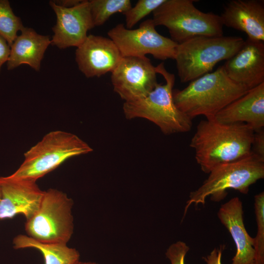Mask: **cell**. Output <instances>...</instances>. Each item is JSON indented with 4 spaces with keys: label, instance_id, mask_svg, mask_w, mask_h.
I'll return each instance as SVG.
<instances>
[{
    "label": "cell",
    "instance_id": "6da1fadb",
    "mask_svg": "<svg viewBox=\"0 0 264 264\" xmlns=\"http://www.w3.org/2000/svg\"><path fill=\"white\" fill-rule=\"evenodd\" d=\"M254 131L244 123L226 124L214 117L198 125L190 146L201 170L209 174L217 166L250 155Z\"/></svg>",
    "mask_w": 264,
    "mask_h": 264
},
{
    "label": "cell",
    "instance_id": "7a4b0ae2",
    "mask_svg": "<svg viewBox=\"0 0 264 264\" xmlns=\"http://www.w3.org/2000/svg\"><path fill=\"white\" fill-rule=\"evenodd\" d=\"M248 90L232 81L221 66L184 89L173 90V97L176 106L190 119L199 115L210 118Z\"/></svg>",
    "mask_w": 264,
    "mask_h": 264
},
{
    "label": "cell",
    "instance_id": "3957f363",
    "mask_svg": "<svg viewBox=\"0 0 264 264\" xmlns=\"http://www.w3.org/2000/svg\"><path fill=\"white\" fill-rule=\"evenodd\" d=\"M92 151L87 143L74 134L51 131L24 154V160L19 168L6 177L36 181L68 159Z\"/></svg>",
    "mask_w": 264,
    "mask_h": 264
},
{
    "label": "cell",
    "instance_id": "277c9868",
    "mask_svg": "<svg viewBox=\"0 0 264 264\" xmlns=\"http://www.w3.org/2000/svg\"><path fill=\"white\" fill-rule=\"evenodd\" d=\"M157 73L165 80L164 84H157L146 97L135 101L125 102L123 109L127 119L140 117L156 124L166 134L189 132L192 119L175 105L173 97L175 75L169 72L164 63L155 66Z\"/></svg>",
    "mask_w": 264,
    "mask_h": 264
},
{
    "label": "cell",
    "instance_id": "5b68a950",
    "mask_svg": "<svg viewBox=\"0 0 264 264\" xmlns=\"http://www.w3.org/2000/svg\"><path fill=\"white\" fill-rule=\"evenodd\" d=\"M239 36H197L177 44L174 60L181 82L209 73L219 62L227 60L242 46Z\"/></svg>",
    "mask_w": 264,
    "mask_h": 264
},
{
    "label": "cell",
    "instance_id": "8992f818",
    "mask_svg": "<svg viewBox=\"0 0 264 264\" xmlns=\"http://www.w3.org/2000/svg\"><path fill=\"white\" fill-rule=\"evenodd\" d=\"M197 1L165 0L152 13V20L155 26L166 27L177 44L197 36H223L220 16L201 11L194 5Z\"/></svg>",
    "mask_w": 264,
    "mask_h": 264
},
{
    "label": "cell",
    "instance_id": "52a82bcc",
    "mask_svg": "<svg viewBox=\"0 0 264 264\" xmlns=\"http://www.w3.org/2000/svg\"><path fill=\"white\" fill-rule=\"evenodd\" d=\"M208 178L189 195L184 215L192 204H204L206 198L219 201L227 195L230 189L247 194L250 185L264 177V161L252 154L236 161L222 164L213 169Z\"/></svg>",
    "mask_w": 264,
    "mask_h": 264
},
{
    "label": "cell",
    "instance_id": "ba28073f",
    "mask_svg": "<svg viewBox=\"0 0 264 264\" xmlns=\"http://www.w3.org/2000/svg\"><path fill=\"white\" fill-rule=\"evenodd\" d=\"M73 200L56 189L44 191L40 207L26 220L27 236L40 242L66 243L73 233Z\"/></svg>",
    "mask_w": 264,
    "mask_h": 264
},
{
    "label": "cell",
    "instance_id": "9c48e42d",
    "mask_svg": "<svg viewBox=\"0 0 264 264\" xmlns=\"http://www.w3.org/2000/svg\"><path fill=\"white\" fill-rule=\"evenodd\" d=\"M152 19L142 22L136 29H128L118 24L108 32V35L117 46L123 57H145L152 55L164 61L174 59L177 44L160 34Z\"/></svg>",
    "mask_w": 264,
    "mask_h": 264
},
{
    "label": "cell",
    "instance_id": "30bf717a",
    "mask_svg": "<svg viewBox=\"0 0 264 264\" xmlns=\"http://www.w3.org/2000/svg\"><path fill=\"white\" fill-rule=\"evenodd\" d=\"M111 73L113 89L125 102L146 97L158 84L155 66L146 56L123 57Z\"/></svg>",
    "mask_w": 264,
    "mask_h": 264
},
{
    "label": "cell",
    "instance_id": "8fae6325",
    "mask_svg": "<svg viewBox=\"0 0 264 264\" xmlns=\"http://www.w3.org/2000/svg\"><path fill=\"white\" fill-rule=\"evenodd\" d=\"M49 4L56 16L51 44L60 49L78 47L86 39L88 31L94 27L89 0H82L72 7L59 6L53 1Z\"/></svg>",
    "mask_w": 264,
    "mask_h": 264
},
{
    "label": "cell",
    "instance_id": "7c38bea8",
    "mask_svg": "<svg viewBox=\"0 0 264 264\" xmlns=\"http://www.w3.org/2000/svg\"><path fill=\"white\" fill-rule=\"evenodd\" d=\"M122 58L110 38L92 34L87 36L75 52L79 69L87 78L100 77L111 72Z\"/></svg>",
    "mask_w": 264,
    "mask_h": 264
},
{
    "label": "cell",
    "instance_id": "4fadbf2b",
    "mask_svg": "<svg viewBox=\"0 0 264 264\" xmlns=\"http://www.w3.org/2000/svg\"><path fill=\"white\" fill-rule=\"evenodd\" d=\"M0 186V220L12 219L17 215L22 214L27 220L37 212L44 191L40 189L36 181L1 176Z\"/></svg>",
    "mask_w": 264,
    "mask_h": 264
},
{
    "label": "cell",
    "instance_id": "5bb4252c",
    "mask_svg": "<svg viewBox=\"0 0 264 264\" xmlns=\"http://www.w3.org/2000/svg\"><path fill=\"white\" fill-rule=\"evenodd\" d=\"M234 82L251 89L264 83V43L247 39L241 49L223 65Z\"/></svg>",
    "mask_w": 264,
    "mask_h": 264
},
{
    "label": "cell",
    "instance_id": "9a60e30c",
    "mask_svg": "<svg viewBox=\"0 0 264 264\" xmlns=\"http://www.w3.org/2000/svg\"><path fill=\"white\" fill-rule=\"evenodd\" d=\"M223 25L244 32L248 39L264 42V1L232 0L220 16Z\"/></svg>",
    "mask_w": 264,
    "mask_h": 264
},
{
    "label": "cell",
    "instance_id": "2e32d148",
    "mask_svg": "<svg viewBox=\"0 0 264 264\" xmlns=\"http://www.w3.org/2000/svg\"><path fill=\"white\" fill-rule=\"evenodd\" d=\"M217 215L235 244L236 252L231 264H257L254 238L248 234L245 228L242 203L240 198L234 197L222 204Z\"/></svg>",
    "mask_w": 264,
    "mask_h": 264
},
{
    "label": "cell",
    "instance_id": "e0dca14e",
    "mask_svg": "<svg viewBox=\"0 0 264 264\" xmlns=\"http://www.w3.org/2000/svg\"><path fill=\"white\" fill-rule=\"evenodd\" d=\"M214 118L223 123H244L252 127L254 131L263 129L264 83L249 89L230 103Z\"/></svg>",
    "mask_w": 264,
    "mask_h": 264
},
{
    "label": "cell",
    "instance_id": "ac0fdd59",
    "mask_svg": "<svg viewBox=\"0 0 264 264\" xmlns=\"http://www.w3.org/2000/svg\"><path fill=\"white\" fill-rule=\"evenodd\" d=\"M21 32L10 46L7 69L25 64L39 71L45 51L51 44L49 37L39 34L31 28L24 27Z\"/></svg>",
    "mask_w": 264,
    "mask_h": 264
},
{
    "label": "cell",
    "instance_id": "d6986e66",
    "mask_svg": "<svg viewBox=\"0 0 264 264\" xmlns=\"http://www.w3.org/2000/svg\"><path fill=\"white\" fill-rule=\"evenodd\" d=\"M15 249L33 248L43 254L45 264H75L79 261L80 254L66 243L40 242L27 235H19L13 241Z\"/></svg>",
    "mask_w": 264,
    "mask_h": 264
},
{
    "label": "cell",
    "instance_id": "ffe728a7",
    "mask_svg": "<svg viewBox=\"0 0 264 264\" xmlns=\"http://www.w3.org/2000/svg\"><path fill=\"white\" fill-rule=\"evenodd\" d=\"M90 13L94 26L103 25L116 13L124 14L132 7L130 0H91Z\"/></svg>",
    "mask_w": 264,
    "mask_h": 264
},
{
    "label": "cell",
    "instance_id": "44dd1931",
    "mask_svg": "<svg viewBox=\"0 0 264 264\" xmlns=\"http://www.w3.org/2000/svg\"><path fill=\"white\" fill-rule=\"evenodd\" d=\"M24 27L20 17L16 16L7 0H0V36L10 46Z\"/></svg>",
    "mask_w": 264,
    "mask_h": 264
},
{
    "label": "cell",
    "instance_id": "7402d4cb",
    "mask_svg": "<svg viewBox=\"0 0 264 264\" xmlns=\"http://www.w3.org/2000/svg\"><path fill=\"white\" fill-rule=\"evenodd\" d=\"M254 208L257 226L253 247L257 264H264V192L254 197Z\"/></svg>",
    "mask_w": 264,
    "mask_h": 264
},
{
    "label": "cell",
    "instance_id": "603a6c76",
    "mask_svg": "<svg viewBox=\"0 0 264 264\" xmlns=\"http://www.w3.org/2000/svg\"><path fill=\"white\" fill-rule=\"evenodd\" d=\"M165 0H139L124 15L126 27L132 29L138 22L151 13H153Z\"/></svg>",
    "mask_w": 264,
    "mask_h": 264
},
{
    "label": "cell",
    "instance_id": "cb8c5ba5",
    "mask_svg": "<svg viewBox=\"0 0 264 264\" xmlns=\"http://www.w3.org/2000/svg\"><path fill=\"white\" fill-rule=\"evenodd\" d=\"M189 250V247L185 242L178 241L168 247L166 255L171 264H185V257Z\"/></svg>",
    "mask_w": 264,
    "mask_h": 264
},
{
    "label": "cell",
    "instance_id": "d4e9b609",
    "mask_svg": "<svg viewBox=\"0 0 264 264\" xmlns=\"http://www.w3.org/2000/svg\"><path fill=\"white\" fill-rule=\"evenodd\" d=\"M251 153L259 159L264 161V131L263 129L254 131Z\"/></svg>",
    "mask_w": 264,
    "mask_h": 264
},
{
    "label": "cell",
    "instance_id": "484cf974",
    "mask_svg": "<svg viewBox=\"0 0 264 264\" xmlns=\"http://www.w3.org/2000/svg\"><path fill=\"white\" fill-rule=\"evenodd\" d=\"M10 53V46L7 41L0 36V71L3 64L7 62Z\"/></svg>",
    "mask_w": 264,
    "mask_h": 264
},
{
    "label": "cell",
    "instance_id": "4316f807",
    "mask_svg": "<svg viewBox=\"0 0 264 264\" xmlns=\"http://www.w3.org/2000/svg\"><path fill=\"white\" fill-rule=\"evenodd\" d=\"M222 246L215 248L206 257L203 259L207 264H222L221 262Z\"/></svg>",
    "mask_w": 264,
    "mask_h": 264
},
{
    "label": "cell",
    "instance_id": "83f0119b",
    "mask_svg": "<svg viewBox=\"0 0 264 264\" xmlns=\"http://www.w3.org/2000/svg\"><path fill=\"white\" fill-rule=\"evenodd\" d=\"M82 0H53L57 5L65 7H72L76 6L81 2Z\"/></svg>",
    "mask_w": 264,
    "mask_h": 264
},
{
    "label": "cell",
    "instance_id": "f1b7e54d",
    "mask_svg": "<svg viewBox=\"0 0 264 264\" xmlns=\"http://www.w3.org/2000/svg\"><path fill=\"white\" fill-rule=\"evenodd\" d=\"M75 264H98V263L91 262H80L79 261Z\"/></svg>",
    "mask_w": 264,
    "mask_h": 264
},
{
    "label": "cell",
    "instance_id": "f546056e",
    "mask_svg": "<svg viewBox=\"0 0 264 264\" xmlns=\"http://www.w3.org/2000/svg\"><path fill=\"white\" fill-rule=\"evenodd\" d=\"M1 187L0 186V200L1 199Z\"/></svg>",
    "mask_w": 264,
    "mask_h": 264
}]
</instances>
